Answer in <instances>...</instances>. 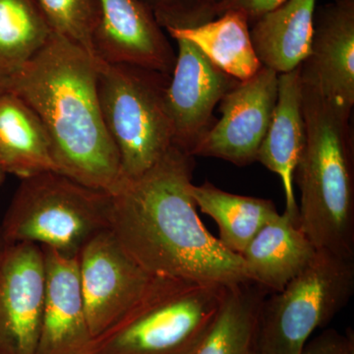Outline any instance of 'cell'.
<instances>
[{"instance_id": "18", "label": "cell", "mask_w": 354, "mask_h": 354, "mask_svg": "<svg viewBox=\"0 0 354 354\" xmlns=\"http://www.w3.org/2000/svg\"><path fill=\"white\" fill-rule=\"evenodd\" d=\"M0 165L21 179L57 171L48 133L37 113L17 95H0Z\"/></svg>"}, {"instance_id": "10", "label": "cell", "mask_w": 354, "mask_h": 354, "mask_svg": "<svg viewBox=\"0 0 354 354\" xmlns=\"http://www.w3.org/2000/svg\"><path fill=\"white\" fill-rule=\"evenodd\" d=\"M178 53L165 88V102L172 127V145L191 156L215 124L213 111L239 81L212 64L186 39H176Z\"/></svg>"}, {"instance_id": "30", "label": "cell", "mask_w": 354, "mask_h": 354, "mask_svg": "<svg viewBox=\"0 0 354 354\" xmlns=\"http://www.w3.org/2000/svg\"><path fill=\"white\" fill-rule=\"evenodd\" d=\"M207 1L209 2V3H212L214 6V4H215L218 0H207Z\"/></svg>"}, {"instance_id": "22", "label": "cell", "mask_w": 354, "mask_h": 354, "mask_svg": "<svg viewBox=\"0 0 354 354\" xmlns=\"http://www.w3.org/2000/svg\"><path fill=\"white\" fill-rule=\"evenodd\" d=\"M51 35L36 0H0V70L8 74L19 70Z\"/></svg>"}, {"instance_id": "8", "label": "cell", "mask_w": 354, "mask_h": 354, "mask_svg": "<svg viewBox=\"0 0 354 354\" xmlns=\"http://www.w3.org/2000/svg\"><path fill=\"white\" fill-rule=\"evenodd\" d=\"M77 261L88 330L95 339L137 301L152 274L133 259L109 228L91 239Z\"/></svg>"}, {"instance_id": "5", "label": "cell", "mask_w": 354, "mask_h": 354, "mask_svg": "<svg viewBox=\"0 0 354 354\" xmlns=\"http://www.w3.org/2000/svg\"><path fill=\"white\" fill-rule=\"evenodd\" d=\"M111 193L46 171L23 178L2 218L7 244L31 243L77 258L109 228Z\"/></svg>"}, {"instance_id": "12", "label": "cell", "mask_w": 354, "mask_h": 354, "mask_svg": "<svg viewBox=\"0 0 354 354\" xmlns=\"http://www.w3.org/2000/svg\"><path fill=\"white\" fill-rule=\"evenodd\" d=\"M95 57L171 76L176 55L151 9L142 0H99Z\"/></svg>"}, {"instance_id": "21", "label": "cell", "mask_w": 354, "mask_h": 354, "mask_svg": "<svg viewBox=\"0 0 354 354\" xmlns=\"http://www.w3.org/2000/svg\"><path fill=\"white\" fill-rule=\"evenodd\" d=\"M266 295L251 281L227 286L215 324L191 354H257L258 319Z\"/></svg>"}, {"instance_id": "27", "label": "cell", "mask_w": 354, "mask_h": 354, "mask_svg": "<svg viewBox=\"0 0 354 354\" xmlns=\"http://www.w3.org/2000/svg\"><path fill=\"white\" fill-rule=\"evenodd\" d=\"M9 76H10V74L0 70V95L8 90Z\"/></svg>"}, {"instance_id": "11", "label": "cell", "mask_w": 354, "mask_h": 354, "mask_svg": "<svg viewBox=\"0 0 354 354\" xmlns=\"http://www.w3.org/2000/svg\"><path fill=\"white\" fill-rule=\"evenodd\" d=\"M44 292L43 249L7 244L0 257V354H37Z\"/></svg>"}, {"instance_id": "28", "label": "cell", "mask_w": 354, "mask_h": 354, "mask_svg": "<svg viewBox=\"0 0 354 354\" xmlns=\"http://www.w3.org/2000/svg\"><path fill=\"white\" fill-rule=\"evenodd\" d=\"M7 243L4 239L3 228H2V220H0V257L6 250Z\"/></svg>"}, {"instance_id": "9", "label": "cell", "mask_w": 354, "mask_h": 354, "mask_svg": "<svg viewBox=\"0 0 354 354\" xmlns=\"http://www.w3.org/2000/svg\"><path fill=\"white\" fill-rule=\"evenodd\" d=\"M279 74L263 66L239 81L220 102V120L194 147L192 157L216 158L237 167L257 162L278 97Z\"/></svg>"}, {"instance_id": "29", "label": "cell", "mask_w": 354, "mask_h": 354, "mask_svg": "<svg viewBox=\"0 0 354 354\" xmlns=\"http://www.w3.org/2000/svg\"><path fill=\"white\" fill-rule=\"evenodd\" d=\"M6 171H4V169H2L1 165H0V186H1L2 183H4V179H6Z\"/></svg>"}, {"instance_id": "7", "label": "cell", "mask_w": 354, "mask_h": 354, "mask_svg": "<svg viewBox=\"0 0 354 354\" xmlns=\"http://www.w3.org/2000/svg\"><path fill=\"white\" fill-rule=\"evenodd\" d=\"M353 292L354 260L317 251L306 269L263 300L257 354H300L311 335L327 326Z\"/></svg>"}, {"instance_id": "3", "label": "cell", "mask_w": 354, "mask_h": 354, "mask_svg": "<svg viewBox=\"0 0 354 354\" xmlns=\"http://www.w3.org/2000/svg\"><path fill=\"white\" fill-rule=\"evenodd\" d=\"M302 109L306 142L293 176L300 192L299 227L318 250L354 260L351 111L304 81Z\"/></svg>"}, {"instance_id": "19", "label": "cell", "mask_w": 354, "mask_h": 354, "mask_svg": "<svg viewBox=\"0 0 354 354\" xmlns=\"http://www.w3.org/2000/svg\"><path fill=\"white\" fill-rule=\"evenodd\" d=\"M172 39L196 46L216 67L235 80L255 75L263 65L256 55L249 22L243 13L230 10L189 29H167Z\"/></svg>"}, {"instance_id": "20", "label": "cell", "mask_w": 354, "mask_h": 354, "mask_svg": "<svg viewBox=\"0 0 354 354\" xmlns=\"http://www.w3.org/2000/svg\"><path fill=\"white\" fill-rule=\"evenodd\" d=\"M190 193L196 206L218 225V241L239 256L261 228L279 215L271 200L234 194L209 183L191 184Z\"/></svg>"}, {"instance_id": "25", "label": "cell", "mask_w": 354, "mask_h": 354, "mask_svg": "<svg viewBox=\"0 0 354 354\" xmlns=\"http://www.w3.org/2000/svg\"><path fill=\"white\" fill-rule=\"evenodd\" d=\"M300 354H354V339L348 332L342 335L337 330H324L309 339Z\"/></svg>"}, {"instance_id": "24", "label": "cell", "mask_w": 354, "mask_h": 354, "mask_svg": "<svg viewBox=\"0 0 354 354\" xmlns=\"http://www.w3.org/2000/svg\"><path fill=\"white\" fill-rule=\"evenodd\" d=\"M162 29H189L216 17L207 0H142Z\"/></svg>"}, {"instance_id": "1", "label": "cell", "mask_w": 354, "mask_h": 354, "mask_svg": "<svg viewBox=\"0 0 354 354\" xmlns=\"http://www.w3.org/2000/svg\"><path fill=\"white\" fill-rule=\"evenodd\" d=\"M194 157L171 146L151 169L111 193L109 230L152 276L230 286L249 281L241 256L203 225L191 196Z\"/></svg>"}, {"instance_id": "26", "label": "cell", "mask_w": 354, "mask_h": 354, "mask_svg": "<svg viewBox=\"0 0 354 354\" xmlns=\"http://www.w3.org/2000/svg\"><path fill=\"white\" fill-rule=\"evenodd\" d=\"M288 0H218L214 4L216 17L227 11L243 13L250 23H255L266 14L283 6Z\"/></svg>"}, {"instance_id": "16", "label": "cell", "mask_w": 354, "mask_h": 354, "mask_svg": "<svg viewBox=\"0 0 354 354\" xmlns=\"http://www.w3.org/2000/svg\"><path fill=\"white\" fill-rule=\"evenodd\" d=\"M317 251L299 225L283 213L266 223L241 256L248 281L274 293L306 269Z\"/></svg>"}, {"instance_id": "23", "label": "cell", "mask_w": 354, "mask_h": 354, "mask_svg": "<svg viewBox=\"0 0 354 354\" xmlns=\"http://www.w3.org/2000/svg\"><path fill=\"white\" fill-rule=\"evenodd\" d=\"M57 34L95 57L94 37L100 22L99 0H36Z\"/></svg>"}, {"instance_id": "6", "label": "cell", "mask_w": 354, "mask_h": 354, "mask_svg": "<svg viewBox=\"0 0 354 354\" xmlns=\"http://www.w3.org/2000/svg\"><path fill=\"white\" fill-rule=\"evenodd\" d=\"M97 67L100 106L120 156L121 179L135 178L174 146L165 102L171 76L101 59Z\"/></svg>"}, {"instance_id": "2", "label": "cell", "mask_w": 354, "mask_h": 354, "mask_svg": "<svg viewBox=\"0 0 354 354\" xmlns=\"http://www.w3.org/2000/svg\"><path fill=\"white\" fill-rule=\"evenodd\" d=\"M97 62L53 32L36 57L10 74L8 91L43 122L58 174L111 193L121 179L120 160L102 118Z\"/></svg>"}, {"instance_id": "15", "label": "cell", "mask_w": 354, "mask_h": 354, "mask_svg": "<svg viewBox=\"0 0 354 354\" xmlns=\"http://www.w3.org/2000/svg\"><path fill=\"white\" fill-rule=\"evenodd\" d=\"M306 127L302 109L300 66L279 74L278 97L257 162L281 178L286 196L285 214L299 225L293 176L304 151Z\"/></svg>"}, {"instance_id": "4", "label": "cell", "mask_w": 354, "mask_h": 354, "mask_svg": "<svg viewBox=\"0 0 354 354\" xmlns=\"http://www.w3.org/2000/svg\"><path fill=\"white\" fill-rule=\"evenodd\" d=\"M227 286L152 276L127 313L95 337L88 354H191L223 306Z\"/></svg>"}, {"instance_id": "13", "label": "cell", "mask_w": 354, "mask_h": 354, "mask_svg": "<svg viewBox=\"0 0 354 354\" xmlns=\"http://www.w3.org/2000/svg\"><path fill=\"white\" fill-rule=\"evenodd\" d=\"M305 83L342 108L354 106V0H335L315 13L311 51L300 65Z\"/></svg>"}, {"instance_id": "17", "label": "cell", "mask_w": 354, "mask_h": 354, "mask_svg": "<svg viewBox=\"0 0 354 354\" xmlns=\"http://www.w3.org/2000/svg\"><path fill=\"white\" fill-rule=\"evenodd\" d=\"M317 0H288L253 23L251 39L263 66L278 74L304 64L311 51Z\"/></svg>"}, {"instance_id": "14", "label": "cell", "mask_w": 354, "mask_h": 354, "mask_svg": "<svg viewBox=\"0 0 354 354\" xmlns=\"http://www.w3.org/2000/svg\"><path fill=\"white\" fill-rule=\"evenodd\" d=\"M41 249L46 292L37 354H88L94 339L86 317L78 257Z\"/></svg>"}]
</instances>
